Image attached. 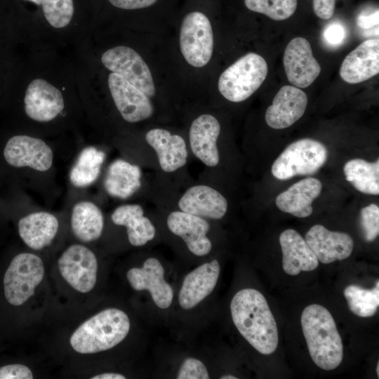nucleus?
I'll return each mask as SVG.
<instances>
[{"mask_svg": "<svg viewBox=\"0 0 379 379\" xmlns=\"http://www.w3.org/2000/svg\"><path fill=\"white\" fill-rule=\"evenodd\" d=\"M301 326L314 364L326 371L336 368L343 358V345L330 312L319 304L310 305L302 312Z\"/></svg>", "mask_w": 379, "mask_h": 379, "instance_id": "f03ea898", "label": "nucleus"}, {"mask_svg": "<svg viewBox=\"0 0 379 379\" xmlns=\"http://www.w3.org/2000/svg\"><path fill=\"white\" fill-rule=\"evenodd\" d=\"M101 61L107 69L124 77L148 97L155 95L150 69L133 48L124 46L109 48L102 55Z\"/></svg>", "mask_w": 379, "mask_h": 379, "instance_id": "6e6552de", "label": "nucleus"}, {"mask_svg": "<svg viewBox=\"0 0 379 379\" xmlns=\"http://www.w3.org/2000/svg\"><path fill=\"white\" fill-rule=\"evenodd\" d=\"M220 273V266L216 259L206 262L187 273L178 295L180 307L189 311L204 302L215 289Z\"/></svg>", "mask_w": 379, "mask_h": 379, "instance_id": "ddd939ff", "label": "nucleus"}, {"mask_svg": "<svg viewBox=\"0 0 379 379\" xmlns=\"http://www.w3.org/2000/svg\"><path fill=\"white\" fill-rule=\"evenodd\" d=\"M115 7L134 10L147 8L154 4L157 0H108Z\"/></svg>", "mask_w": 379, "mask_h": 379, "instance_id": "58836bf2", "label": "nucleus"}, {"mask_svg": "<svg viewBox=\"0 0 379 379\" xmlns=\"http://www.w3.org/2000/svg\"><path fill=\"white\" fill-rule=\"evenodd\" d=\"M63 279L76 291L90 292L97 281L98 260L87 247L74 244L68 247L58 261Z\"/></svg>", "mask_w": 379, "mask_h": 379, "instance_id": "1a4fd4ad", "label": "nucleus"}, {"mask_svg": "<svg viewBox=\"0 0 379 379\" xmlns=\"http://www.w3.org/2000/svg\"><path fill=\"white\" fill-rule=\"evenodd\" d=\"M108 86L114 104L123 119L131 123L149 119L154 112L149 97L121 76L112 72Z\"/></svg>", "mask_w": 379, "mask_h": 379, "instance_id": "f8f14e48", "label": "nucleus"}, {"mask_svg": "<svg viewBox=\"0 0 379 379\" xmlns=\"http://www.w3.org/2000/svg\"><path fill=\"white\" fill-rule=\"evenodd\" d=\"M344 295L353 314L360 317H371L376 313L379 305V281L372 289L357 285L347 286Z\"/></svg>", "mask_w": 379, "mask_h": 379, "instance_id": "7c9ffc66", "label": "nucleus"}, {"mask_svg": "<svg viewBox=\"0 0 379 379\" xmlns=\"http://www.w3.org/2000/svg\"><path fill=\"white\" fill-rule=\"evenodd\" d=\"M24 103L27 115L39 122L53 120L65 107L61 92L42 79H36L30 82L25 92Z\"/></svg>", "mask_w": 379, "mask_h": 379, "instance_id": "dca6fc26", "label": "nucleus"}, {"mask_svg": "<svg viewBox=\"0 0 379 379\" xmlns=\"http://www.w3.org/2000/svg\"><path fill=\"white\" fill-rule=\"evenodd\" d=\"M378 72V39L363 41L345 58L340 68V77L352 84L365 81Z\"/></svg>", "mask_w": 379, "mask_h": 379, "instance_id": "6ab92c4d", "label": "nucleus"}, {"mask_svg": "<svg viewBox=\"0 0 379 379\" xmlns=\"http://www.w3.org/2000/svg\"><path fill=\"white\" fill-rule=\"evenodd\" d=\"M307 102V96L301 89L293 86H282L266 110L267 124L274 129L291 126L302 117Z\"/></svg>", "mask_w": 379, "mask_h": 379, "instance_id": "f3484780", "label": "nucleus"}, {"mask_svg": "<svg viewBox=\"0 0 379 379\" xmlns=\"http://www.w3.org/2000/svg\"><path fill=\"white\" fill-rule=\"evenodd\" d=\"M286 77L298 88H307L318 77L321 67L314 58L310 42L295 37L286 46L283 58Z\"/></svg>", "mask_w": 379, "mask_h": 379, "instance_id": "4468645a", "label": "nucleus"}, {"mask_svg": "<svg viewBox=\"0 0 379 379\" xmlns=\"http://www.w3.org/2000/svg\"><path fill=\"white\" fill-rule=\"evenodd\" d=\"M91 379H125L126 376L118 373H103L91 378Z\"/></svg>", "mask_w": 379, "mask_h": 379, "instance_id": "a19ab883", "label": "nucleus"}, {"mask_svg": "<svg viewBox=\"0 0 379 379\" xmlns=\"http://www.w3.org/2000/svg\"><path fill=\"white\" fill-rule=\"evenodd\" d=\"M284 271L292 276L314 270L319 260L305 239L295 230H284L279 236Z\"/></svg>", "mask_w": 379, "mask_h": 379, "instance_id": "5701e85b", "label": "nucleus"}, {"mask_svg": "<svg viewBox=\"0 0 379 379\" xmlns=\"http://www.w3.org/2000/svg\"><path fill=\"white\" fill-rule=\"evenodd\" d=\"M105 154L94 147L84 148L69 173L72 184L77 187H85L93 184L98 178Z\"/></svg>", "mask_w": 379, "mask_h": 379, "instance_id": "c756f323", "label": "nucleus"}, {"mask_svg": "<svg viewBox=\"0 0 379 379\" xmlns=\"http://www.w3.org/2000/svg\"><path fill=\"white\" fill-rule=\"evenodd\" d=\"M220 133V125L213 115L204 114L192 123L189 139L194 155L208 167L217 166L220 161L217 140Z\"/></svg>", "mask_w": 379, "mask_h": 379, "instance_id": "aec40b11", "label": "nucleus"}, {"mask_svg": "<svg viewBox=\"0 0 379 379\" xmlns=\"http://www.w3.org/2000/svg\"><path fill=\"white\" fill-rule=\"evenodd\" d=\"M145 140L154 150L163 171L175 172L186 164L188 157L187 145L179 135L157 128L146 133Z\"/></svg>", "mask_w": 379, "mask_h": 379, "instance_id": "4be33fe9", "label": "nucleus"}, {"mask_svg": "<svg viewBox=\"0 0 379 379\" xmlns=\"http://www.w3.org/2000/svg\"><path fill=\"white\" fill-rule=\"evenodd\" d=\"M376 372H377V375L378 376L379 375V364H378V362L377 364Z\"/></svg>", "mask_w": 379, "mask_h": 379, "instance_id": "c03bdc74", "label": "nucleus"}, {"mask_svg": "<svg viewBox=\"0 0 379 379\" xmlns=\"http://www.w3.org/2000/svg\"><path fill=\"white\" fill-rule=\"evenodd\" d=\"M322 184L314 178H306L294 183L276 198L277 208L298 218H306L313 212L312 202L321 194Z\"/></svg>", "mask_w": 379, "mask_h": 379, "instance_id": "b1692460", "label": "nucleus"}, {"mask_svg": "<svg viewBox=\"0 0 379 379\" xmlns=\"http://www.w3.org/2000/svg\"><path fill=\"white\" fill-rule=\"evenodd\" d=\"M6 162L17 168L29 167L48 171L53 164L51 148L41 139L25 135L11 138L4 149Z\"/></svg>", "mask_w": 379, "mask_h": 379, "instance_id": "9b49d317", "label": "nucleus"}, {"mask_svg": "<svg viewBox=\"0 0 379 379\" xmlns=\"http://www.w3.org/2000/svg\"><path fill=\"white\" fill-rule=\"evenodd\" d=\"M324 41L330 46H338L341 44L346 37V29L339 22L329 24L323 33Z\"/></svg>", "mask_w": 379, "mask_h": 379, "instance_id": "e433bc0d", "label": "nucleus"}, {"mask_svg": "<svg viewBox=\"0 0 379 379\" xmlns=\"http://www.w3.org/2000/svg\"><path fill=\"white\" fill-rule=\"evenodd\" d=\"M336 0H313V10L321 19H330L334 13Z\"/></svg>", "mask_w": 379, "mask_h": 379, "instance_id": "4c0bfd02", "label": "nucleus"}, {"mask_svg": "<svg viewBox=\"0 0 379 379\" xmlns=\"http://www.w3.org/2000/svg\"><path fill=\"white\" fill-rule=\"evenodd\" d=\"M180 211L205 219L220 220L227 211V201L215 189L197 185L188 188L178 203Z\"/></svg>", "mask_w": 379, "mask_h": 379, "instance_id": "412c9836", "label": "nucleus"}, {"mask_svg": "<svg viewBox=\"0 0 379 379\" xmlns=\"http://www.w3.org/2000/svg\"><path fill=\"white\" fill-rule=\"evenodd\" d=\"M181 53L190 65L205 66L213 50V34L208 18L199 11L188 13L183 19L180 32Z\"/></svg>", "mask_w": 379, "mask_h": 379, "instance_id": "0eeeda50", "label": "nucleus"}, {"mask_svg": "<svg viewBox=\"0 0 379 379\" xmlns=\"http://www.w3.org/2000/svg\"><path fill=\"white\" fill-rule=\"evenodd\" d=\"M248 9L280 21L289 18L295 11L297 0H244Z\"/></svg>", "mask_w": 379, "mask_h": 379, "instance_id": "2f4dec72", "label": "nucleus"}, {"mask_svg": "<svg viewBox=\"0 0 379 379\" xmlns=\"http://www.w3.org/2000/svg\"><path fill=\"white\" fill-rule=\"evenodd\" d=\"M72 230L75 237L83 242L98 239L104 227L101 210L91 201H80L72 209Z\"/></svg>", "mask_w": 379, "mask_h": 379, "instance_id": "cd10ccee", "label": "nucleus"}, {"mask_svg": "<svg viewBox=\"0 0 379 379\" xmlns=\"http://www.w3.org/2000/svg\"><path fill=\"white\" fill-rule=\"evenodd\" d=\"M44 275V264L39 256L29 253H22L15 256L4 277L6 300L15 306L24 304L33 296Z\"/></svg>", "mask_w": 379, "mask_h": 379, "instance_id": "423d86ee", "label": "nucleus"}, {"mask_svg": "<svg viewBox=\"0 0 379 379\" xmlns=\"http://www.w3.org/2000/svg\"><path fill=\"white\" fill-rule=\"evenodd\" d=\"M58 221L47 212L30 213L18 222V233L24 243L34 250H41L51 244L58 230Z\"/></svg>", "mask_w": 379, "mask_h": 379, "instance_id": "a878e982", "label": "nucleus"}, {"mask_svg": "<svg viewBox=\"0 0 379 379\" xmlns=\"http://www.w3.org/2000/svg\"><path fill=\"white\" fill-rule=\"evenodd\" d=\"M305 241L324 264L347 258L354 248L353 239L348 234L328 230L321 225L312 226L305 234Z\"/></svg>", "mask_w": 379, "mask_h": 379, "instance_id": "a211bd4d", "label": "nucleus"}, {"mask_svg": "<svg viewBox=\"0 0 379 379\" xmlns=\"http://www.w3.org/2000/svg\"><path fill=\"white\" fill-rule=\"evenodd\" d=\"M126 278L132 288L137 291H147L155 305L166 310L173 302V287L165 279V269L159 260L147 258L140 267L131 268Z\"/></svg>", "mask_w": 379, "mask_h": 379, "instance_id": "9d476101", "label": "nucleus"}, {"mask_svg": "<svg viewBox=\"0 0 379 379\" xmlns=\"http://www.w3.org/2000/svg\"><path fill=\"white\" fill-rule=\"evenodd\" d=\"M232 321L241 336L258 352L268 355L279 343L275 319L265 296L246 288L237 292L230 302Z\"/></svg>", "mask_w": 379, "mask_h": 379, "instance_id": "f257e3e1", "label": "nucleus"}, {"mask_svg": "<svg viewBox=\"0 0 379 379\" xmlns=\"http://www.w3.org/2000/svg\"><path fill=\"white\" fill-rule=\"evenodd\" d=\"M221 379H237L238 378L234 375L225 374L220 377Z\"/></svg>", "mask_w": 379, "mask_h": 379, "instance_id": "79ce46f5", "label": "nucleus"}, {"mask_svg": "<svg viewBox=\"0 0 379 379\" xmlns=\"http://www.w3.org/2000/svg\"><path fill=\"white\" fill-rule=\"evenodd\" d=\"M131 321L117 308H107L84 321L70 337L72 348L81 354H93L112 349L128 335Z\"/></svg>", "mask_w": 379, "mask_h": 379, "instance_id": "7ed1b4c3", "label": "nucleus"}, {"mask_svg": "<svg viewBox=\"0 0 379 379\" xmlns=\"http://www.w3.org/2000/svg\"><path fill=\"white\" fill-rule=\"evenodd\" d=\"M267 72V64L261 55L247 53L221 74L218 83V90L227 100L242 102L259 88Z\"/></svg>", "mask_w": 379, "mask_h": 379, "instance_id": "20e7f679", "label": "nucleus"}, {"mask_svg": "<svg viewBox=\"0 0 379 379\" xmlns=\"http://www.w3.org/2000/svg\"><path fill=\"white\" fill-rule=\"evenodd\" d=\"M360 225L364 238L367 242L373 241L379 234V207L372 204L361 209Z\"/></svg>", "mask_w": 379, "mask_h": 379, "instance_id": "72a5a7b5", "label": "nucleus"}, {"mask_svg": "<svg viewBox=\"0 0 379 379\" xmlns=\"http://www.w3.org/2000/svg\"><path fill=\"white\" fill-rule=\"evenodd\" d=\"M178 379H208L210 375L206 364L195 357L185 358L175 374Z\"/></svg>", "mask_w": 379, "mask_h": 379, "instance_id": "f704fd0d", "label": "nucleus"}, {"mask_svg": "<svg viewBox=\"0 0 379 379\" xmlns=\"http://www.w3.org/2000/svg\"><path fill=\"white\" fill-rule=\"evenodd\" d=\"M140 175L138 166L117 159L109 166L105 180V190L112 197L126 199L140 188Z\"/></svg>", "mask_w": 379, "mask_h": 379, "instance_id": "bb28decb", "label": "nucleus"}, {"mask_svg": "<svg viewBox=\"0 0 379 379\" xmlns=\"http://www.w3.org/2000/svg\"><path fill=\"white\" fill-rule=\"evenodd\" d=\"M34 3L36 5H41V0H25Z\"/></svg>", "mask_w": 379, "mask_h": 379, "instance_id": "37998d69", "label": "nucleus"}, {"mask_svg": "<svg viewBox=\"0 0 379 379\" xmlns=\"http://www.w3.org/2000/svg\"><path fill=\"white\" fill-rule=\"evenodd\" d=\"M112 222L126 227L128 239L133 246H142L154 239L156 228L144 215L139 204H126L117 207L111 215Z\"/></svg>", "mask_w": 379, "mask_h": 379, "instance_id": "393cba45", "label": "nucleus"}, {"mask_svg": "<svg viewBox=\"0 0 379 379\" xmlns=\"http://www.w3.org/2000/svg\"><path fill=\"white\" fill-rule=\"evenodd\" d=\"M346 180L358 191L366 194H379V160L369 162L362 159L347 161L343 167Z\"/></svg>", "mask_w": 379, "mask_h": 379, "instance_id": "c85d7f7f", "label": "nucleus"}, {"mask_svg": "<svg viewBox=\"0 0 379 379\" xmlns=\"http://www.w3.org/2000/svg\"><path fill=\"white\" fill-rule=\"evenodd\" d=\"M378 9L372 13H361L357 19V25L365 29H368L378 25Z\"/></svg>", "mask_w": 379, "mask_h": 379, "instance_id": "ea45409f", "label": "nucleus"}, {"mask_svg": "<svg viewBox=\"0 0 379 379\" xmlns=\"http://www.w3.org/2000/svg\"><path fill=\"white\" fill-rule=\"evenodd\" d=\"M31 370L22 364H10L0 367V379H32Z\"/></svg>", "mask_w": 379, "mask_h": 379, "instance_id": "c9c22d12", "label": "nucleus"}, {"mask_svg": "<svg viewBox=\"0 0 379 379\" xmlns=\"http://www.w3.org/2000/svg\"><path fill=\"white\" fill-rule=\"evenodd\" d=\"M44 15L48 22L55 28L66 27L74 14L72 0H41Z\"/></svg>", "mask_w": 379, "mask_h": 379, "instance_id": "473e14b6", "label": "nucleus"}, {"mask_svg": "<svg viewBox=\"0 0 379 379\" xmlns=\"http://www.w3.org/2000/svg\"><path fill=\"white\" fill-rule=\"evenodd\" d=\"M327 157L328 150L322 142L310 138L300 139L290 144L280 154L271 171L280 180L313 175L326 163Z\"/></svg>", "mask_w": 379, "mask_h": 379, "instance_id": "39448f33", "label": "nucleus"}, {"mask_svg": "<svg viewBox=\"0 0 379 379\" xmlns=\"http://www.w3.org/2000/svg\"><path fill=\"white\" fill-rule=\"evenodd\" d=\"M166 224L170 232L181 238L193 255L203 257L211 252L212 243L208 237L210 225L205 218L175 211L168 215Z\"/></svg>", "mask_w": 379, "mask_h": 379, "instance_id": "2eb2a0df", "label": "nucleus"}]
</instances>
